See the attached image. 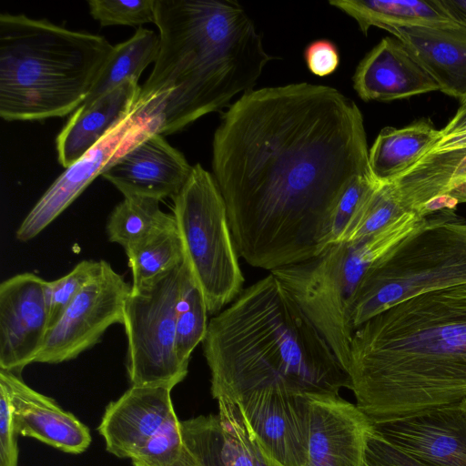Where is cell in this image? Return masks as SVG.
Wrapping results in <instances>:
<instances>
[{
	"instance_id": "6da1fadb",
	"label": "cell",
	"mask_w": 466,
	"mask_h": 466,
	"mask_svg": "<svg viewBox=\"0 0 466 466\" xmlns=\"http://www.w3.org/2000/svg\"><path fill=\"white\" fill-rule=\"evenodd\" d=\"M212 170L240 257L269 272L308 260L342 193L372 175L362 113L331 86L252 89L222 114Z\"/></svg>"
},
{
	"instance_id": "7a4b0ae2",
	"label": "cell",
	"mask_w": 466,
	"mask_h": 466,
	"mask_svg": "<svg viewBox=\"0 0 466 466\" xmlns=\"http://www.w3.org/2000/svg\"><path fill=\"white\" fill-rule=\"evenodd\" d=\"M347 374L373 424L466 399V283L410 298L362 324Z\"/></svg>"
},
{
	"instance_id": "3957f363",
	"label": "cell",
	"mask_w": 466,
	"mask_h": 466,
	"mask_svg": "<svg viewBox=\"0 0 466 466\" xmlns=\"http://www.w3.org/2000/svg\"><path fill=\"white\" fill-rule=\"evenodd\" d=\"M159 51L134 116L163 136L228 107L275 59L233 0H155Z\"/></svg>"
},
{
	"instance_id": "277c9868",
	"label": "cell",
	"mask_w": 466,
	"mask_h": 466,
	"mask_svg": "<svg viewBox=\"0 0 466 466\" xmlns=\"http://www.w3.org/2000/svg\"><path fill=\"white\" fill-rule=\"evenodd\" d=\"M202 349L217 401L237 403L266 388L300 395L350 390L330 346L272 273L208 321Z\"/></svg>"
},
{
	"instance_id": "5b68a950",
	"label": "cell",
	"mask_w": 466,
	"mask_h": 466,
	"mask_svg": "<svg viewBox=\"0 0 466 466\" xmlns=\"http://www.w3.org/2000/svg\"><path fill=\"white\" fill-rule=\"evenodd\" d=\"M113 46L103 35L23 14H1L0 116L40 121L72 114Z\"/></svg>"
},
{
	"instance_id": "8992f818",
	"label": "cell",
	"mask_w": 466,
	"mask_h": 466,
	"mask_svg": "<svg viewBox=\"0 0 466 466\" xmlns=\"http://www.w3.org/2000/svg\"><path fill=\"white\" fill-rule=\"evenodd\" d=\"M463 283L466 220L455 209L434 211L368 269L350 301V329L405 299Z\"/></svg>"
},
{
	"instance_id": "52a82bcc",
	"label": "cell",
	"mask_w": 466,
	"mask_h": 466,
	"mask_svg": "<svg viewBox=\"0 0 466 466\" xmlns=\"http://www.w3.org/2000/svg\"><path fill=\"white\" fill-rule=\"evenodd\" d=\"M406 213L379 232L329 246L308 260L271 271L330 346L347 373L352 331L349 309L368 269L422 223Z\"/></svg>"
},
{
	"instance_id": "ba28073f",
	"label": "cell",
	"mask_w": 466,
	"mask_h": 466,
	"mask_svg": "<svg viewBox=\"0 0 466 466\" xmlns=\"http://www.w3.org/2000/svg\"><path fill=\"white\" fill-rule=\"evenodd\" d=\"M172 201L186 260L215 316L239 296L244 283L225 200L213 174L197 163Z\"/></svg>"
},
{
	"instance_id": "9c48e42d",
	"label": "cell",
	"mask_w": 466,
	"mask_h": 466,
	"mask_svg": "<svg viewBox=\"0 0 466 466\" xmlns=\"http://www.w3.org/2000/svg\"><path fill=\"white\" fill-rule=\"evenodd\" d=\"M183 263L150 284L132 289L123 326L127 340L126 368L131 386L173 389L187 376L176 352V320Z\"/></svg>"
},
{
	"instance_id": "30bf717a",
	"label": "cell",
	"mask_w": 466,
	"mask_h": 466,
	"mask_svg": "<svg viewBox=\"0 0 466 466\" xmlns=\"http://www.w3.org/2000/svg\"><path fill=\"white\" fill-rule=\"evenodd\" d=\"M130 292L131 285L125 278L101 260L98 273L48 329L35 362L62 363L96 345L109 327L123 324Z\"/></svg>"
},
{
	"instance_id": "8fae6325",
	"label": "cell",
	"mask_w": 466,
	"mask_h": 466,
	"mask_svg": "<svg viewBox=\"0 0 466 466\" xmlns=\"http://www.w3.org/2000/svg\"><path fill=\"white\" fill-rule=\"evenodd\" d=\"M155 133L134 111L110 129L83 157L51 184L22 220L15 238L27 242L56 219L92 183L122 155Z\"/></svg>"
},
{
	"instance_id": "7c38bea8",
	"label": "cell",
	"mask_w": 466,
	"mask_h": 466,
	"mask_svg": "<svg viewBox=\"0 0 466 466\" xmlns=\"http://www.w3.org/2000/svg\"><path fill=\"white\" fill-rule=\"evenodd\" d=\"M234 404L263 454L277 466H304L309 429L306 395L266 388Z\"/></svg>"
},
{
	"instance_id": "4fadbf2b",
	"label": "cell",
	"mask_w": 466,
	"mask_h": 466,
	"mask_svg": "<svg viewBox=\"0 0 466 466\" xmlns=\"http://www.w3.org/2000/svg\"><path fill=\"white\" fill-rule=\"evenodd\" d=\"M46 284L29 272L0 284V370L20 375L35 362L49 329Z\"/></svg>"
},
{
	"instance_id": "5bb4252c",
	"label": "cell",
	"mask_w": 466,
	"mask_h": 466,
	"mask_svg": "<svg viewBox=\"0 0 466 466\" xmlns=\"http://www.w3.org/2000/svg\"><path fill=\"white\" fill-rule=\"evenodd\" d=\"M309 429L304 466H364L374 424L339 395L308 394Z\"/></svg>"
},
{
	"instance_id": "9a60e30c",
	"label": "cell",
	"mask_w": 466,
	"mask_h": 466,
	"mask_svg": "<svg viewBox=\"0 0 466 466\" xmlns=\"http://www.w3.org/2000/svg\"><path fill=\"white\" fill-rule=\"evenodd\" d=\"M375 431L402 454L430 466H466V410L461 402L392 421Z\"/></svg>"
},
{
	"instance_id": "2e32d148",
	"label": "cell",
	"mask_w": 466,
	"mask_h": 466,
	"mask_svg": "<svg viewBox=\"0 0 466 466\" xmlns=\"http://www.w3.org/2000/svg\"><path fill=\"white\" fill-rule=\"evenodd\" d=\"M193 166L163 135L152 133L122 155L101 175L124 198H173L187 183Z\"/></svg>"
},
{
	"instance_id": "e0dca14e",
	"label": "cell",
	"mask_w": 466,
	"mask_h": 466,
	"mask_svg": "<svg viewBox=\"0 0 466 466\" xmlns=\"http://www.w3.org/2000/svg\"><path fill=\"white\" fill-rule=\"evenodd\" d=\"M170 388L131 386L106 408L98 431L107 451L131 458L152 436L177 417Z\"/></svg>"
},
{
	"instance_id": "ac0fdd59",
	"label": "cell",
	"mask_w": 466,
	"mask_h": 466,
	"mask_svg": "<svg viewBox=\"0 0 466 466\" xmlns=\"http://www.w3.org/2000/svg\"><path fill=\"white\" fill-rule=\"evenodd\" d=\"M17 434L36 439L64 452L79 454L91 443L89 429L55 400L30 388L14 372L0 370Z\"/></svg>"
},
{
	"instance_id": "d6986e66",
	"label": "cell",
	"mask_w": 466,
	"mask_h": 466,
	"mask_svg": "<svg viewBox=\"0 0 466 466\" xmlns=\"http://www.w3.org/2000/svg\"><path fill=\"white\" fill-rule=\"evenodd\" d=\"M353 87L363 101H392L439 90V86L398 38L384 37L360 62Z\"/></svg>"
},
{
	"instance_id": "ffe728a7",
	"label": "cell",
	"mask_w": 466,
	"mask_h": 466,
	"mask_svg": "<svg viewBox=\"0 0 466 466\" xmlns=\"http://www.w3.org/2000/svg\"><path fill=\"white\" fill-rule=\"evenodd\" d=\"M217 415L181 421L184 439L201 466H261L259 449L236 404L218 400Z\"/></svg>"
},
{
	"instance_id": "44dd1931",
	"label": "cell",
	"mask_w": 466,
	"mask_h": 466,
	"mask_svg": "<svg viewBox=\"0 0 466 466\" xmlns=\"http://www.w3.org/2000/svg\"><path fill=\"white\" fill-rule=\"evenodd\" d=\"M388 32L405 44L440 91L466 104V27L400 26Z\"/></svg>"
},
{
	"instance_id": "7402d4cb",
	"label": "cell",
	"mask_w": 466,
	"mask_h": 466,
	"mask_svg": "<svg viewBox=\"0 0 466 466\" xmlns=\"http://www.w3.org/2000/svg\"><path fill=\"white\" fill-rule=\"evenodd\" d=\"M140 87L138 80L128 79L92 102L81 104L56 136L59 164L65 168L71 166L131 114Z\"/></svg>"
},
{
	"instance_id": "603a6c76",
	"label": "cell",
	"mask_w": 466,
	"mask_h": 466,
	"mask_svg": "<svg viewBox=\"0 0 466 466\" xmlns=\"http://www.w3.org/2000/svg\"><path fill=\"white\" fill-rule=\"evenodd\" d=\"M442 138L429 120L402 128L386 127L369 150L371 173L379 183H390L429 153Z\"/></svg>"
},
{
	"instance_id": "cb8c5ba5",
	"label": "cell",
	"mask_w": 466,
	"mask_h": 466,
	"mask_svg": "<svg viewBox=\"0 0 466 466\" xmlns=\"http://www.w3.org/2000/svg\"><path fill=\"white\" fill-rule=\"evenodd\" d=\"M368 35L371 26L388 31L400 26L460 27L439 0H331Z\"/></svg>"
},
{
	"instance_id": "d4e9b609",
	"label": "cell",
	"mask_w": 466,
	"mask_h": 466,
	"mask_svg": "<svg viewBox=\"0 0 466 466\" xmlns=\"http://www.w3.org/2000/svg\"><path fill=\"white\" fill-rule=\"evenodd\" d=\"M159 36L155 31L138 27L127 40L113 49L82 104H87L116 88L128 79L139 80L146 67L155 63Z\"/></svg>"
},
{
	"instance_id": "484cf974",
	"label": "cell",
	"mask_w": 466,
	"mask_h": 466,
	"mask_svg": "<svg viewBox=\"0 0 466 466\" xmlns=\"http://www.w3.org/2000/svg\"><path fill=\"white\" fill-rule=\"evenodd\" d=\"M159 200L127 197L111 211L106 231L112 243L127 250L176 224L173 214L164 212Z\"/></svg>"
},
{
	"instance_id": "4316f807",
	"label": "cell",
	"mask_w": 466,
	"mask_h": 466,
	"mask_svg": "<svg viewBox=\"0 0 466 466\" xmlns=\"http://www.w3.org/2000/svg\"><path fill=\"white\" fill-rule=\"evenodd\" d=\"M125 252L132 273V289L150 284L185 260L176 224Z\"/></svg>"
},
{
	"instance_id": "83f0119b",
	"label": "cell",
	"mask_w": 466,
	"mask_h": 466,
	"mask_svg": "<svg viewBox=\"0 0 466 466\" xmlns=\"http://www.w3.org/2000/svg\"><path fill=\"white\" fill-rule=\"evenodd\" d=\"M186 262L177 308L176 352L180 363L188 369L193 350L202 343L207 333L208 311L203 293Z\"/></svg>"
},
{
	"instance_id": "f1b7e54d",
	"label": "cell",
	"mask_w": 466,
	"mask_h": 466,
	"mask_svg": "<svg viewBox=\"0 0 466 466\" xmlns=\"http://www.w3.org/2000/svg\"><path fill=\"white\" fill-rule=\"evenodd\" d=\"M406 213L392 183H379L361 204L340 242L371 236Z\"/></svg>"
},
{
	"instance_id": "f546056e",
	"label": "cell",
	"mask_w": 466,
	"mask_h": 466,
	"mask_svg": "<svg viewBox=\"0 0 466 466\" xmlns=\"http://www.w3.org/2000/svg\"><path fill=\"white\" fill-rule=\"evenodd\" d=\"M130 459L134 466H201L184 439L177 417L152 436Z\"/></svg>"
},
{
	"instance_id": "4dcf8cb0",
	"label": "cell",
	"mask_w": 466,
	"mask_h": 466,
	"mask_svg": "<svg viewBox=\"0 0 466 466\" xmlns=\"http://www.w3.org/2000/svg\"><path fill=\"white\" fill-rule=\"evenodd\" d=\"M409 175L422 192L437 198L466 181V155L455 163L441 156L427 154L409 170Z\"/></svg>"
},
{
	"instance_id": "1f68e13d",
	"label": "cell",
	"mask_w": 466,
	"mask_h": 466,
	"mask_svg": "<svg viewBox=\"0 0 466 466\" xmlns=\"http://www.w3.org/2000/svg\"><path fill=\"white\" fill-rule=\"evenodd\" d=\"M100 267L101 260H82L63 277L51 281L46 280V297L49 329L56 323L83 288L98 273Z\"/></svg>"
},
{
	"instance_id": "d6a6232c",
	"label": "cell",
	"mask_w": 466,
	"mask_h": 466,
	"mask_svg": "<svg viewBox=\"0 0 466 466\" xmlns=\"http://www.w3.org/2000/svg\"><path fill=\"white\" fill-rule=\"evenodd\" d=\"M91 16L101 26L131 25L142 27L155 22V0H89Z\"/></svg>"
},
{
	"instance_id": "836d02e7",
	"label": "cell",
	"mask_w": 466,
	"mask_h": 466,
	"mask_svg": "<svg viewBox=\"0 0 466 466\" xmlns=\"http://www.w3.org/2000/svg\"><path fill=\"white\" fill-rule=\"evenodd\" d=\"M379 184L373 175H363L342 193L335 205L328 227L329 247L340 242L346 229L369 194Z\"/></svg>"
},
{
	"instance_id": "e575fe53",
	"label": "cell",
	"mask_w": 466,
	"mask_h": 466,
	"mask_svg": "<svg viewBox=\"0 0 466 466\" xmlns=\"http://www.w3.org/2000/svg\"><path fill=\"white\" fill-rule=\"evenodd\" d=\"M16 434L9 397L0 386V466H17Z\"/></svg>"
},
{
	"instance_id": "d590c367",
	"label": "cell",
	"mask_w": 466,
	"mask_h": 466,
	"mask_svg": "<svg viewBox=\"0 0 466 466\" xmlns=\"http://www.w3.org/2000/svg\"><path fill=\"white\" fill-rule=\"evenodd\" d=\"M304 58L308 69L318 76L331 75L339 65L338 47L328 39H319L309 44L304 51Z\"/></svg>"
},
{
	"instance_id": "8d00e7d4",
	"label": "cell",
	"mask_w": 466,
	"mask_h": 466,
	"mask_svg": "<svg viewBox=\"0 0 466 466\" xmlns=\"http://www.w3.org/2000/svg\"><path fill=\"white\" fill-rule=\"evenodd\" d=\"M364 466H401L391 455L388 443L375 429L368 442Z\"/></svg>"
},
{
	"instance_id": "74e56055",
	"label": "cell",
	"mask_w": 466,
	"mask_h": 466,
	"mask_svg": "<svg viewBox=\"0 0 466 466\" xmlns=\"http://www.w3.org/2000/svg\"><path fill=\"white\" fill-rule=\"evenodd\" d=\"M442 137L466 132V104L461 106L451 121L441 129Z\"/></svg>"
},
{
	"instance_id": "f35d334b",
	"label": "cell",
	"mask_w": 466,
	"mask_h": 466,
	"mask_svg": "<svg viewBox=\"0 0 466 466\" xmlns=\"http://www.w3.org/2000/svg\"><path fill=\"white\" fill-rule=\"evenodd\" d=\"M447 13L459 24L466 27V0H439Z\"/></svg>"
},
{
	"instance_id": "ab89813d",
	"label": "cell",
	"mask_w": 466,
	"mask_h": 466,
	"mask_svg": "<svg viewBox=\"0 0 466 466\" xmlns=\"http://www.w3.org/2000/svg\"><path fill=\"white\" fill-rule=\"evenodd\" d=\"M466 147V132L442 137L430 152Z\"/></svg>"
},
{
	"instance_id": "60d3db41",
	"label": "cell",
	"mask_w": 466,
	"mask_h": 466,
	"mask_svg": "<svg viewBox=\"0 0 466 466\" xmlns=\"http://www.w3.org/2000/svg\"><path fill=\"white\" fill-rule=\"evenodd\" d=\"M445 195L453 199L457 204L466 203V181L457 185Z\"/></svg>"
},
{
	"instance_id": "b9f144b4",
	"label": "cell",
	"mask_w": 466,
	"mask_h": 466,
	"mask_svg": "<svg viewBox=\"0 0 466 466\" xmlns=\"http://www.w3.org/2000/svg\"><path fill=\"white\" fill-rule=\"evenodd\" d=\"M259 451L261 455V466H277L269 458L263 454L260 450Z\"/></svg>"
},
{
	"instance_id": "7bdbcfd3",
	"label": "cell",
	"mask_w": 466,
	"mask_h": 466,
	"mask_svg": "<svg viewBox=\"0 0 466 466\" xmlns=\"http://www.w3.org/2000/svg\"><path fill=\"white\" fill-rule=\"evenodd\" d=\"M461 404L464 407V409L466 410V399H464L463 400L461 401Z\"/></svg>"
}]
</instances>
